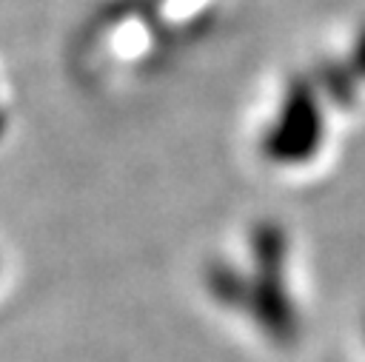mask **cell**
Masks as SVG:
<instances>
[{
    "label": "cell",
    "mask_w": 365,
    "mask_h": 362,
    "mask_svg": "<svg viewBox=\"0 0 365 362\" xmlns=\"http://www.w3.org/2000/svg\"><path fill=\"white\" fill-rule=\"evenodd\" d=\"M351 66L356 68V74H362L365 77V34L356 40V46H354V54H351Z\"/></svg>",
    "instance_id": "5"
},
{
    "label": "cell",
    "mask_w": 365,
    "mask_h": 362,
    "mask_svg": "<svg viewBox=\"0 0 365 362\" xmlns=\"http://www.w3.org/2000/svg\"><path fill=\"white\" fill-rule=\"evenodd\" d=\"M211 291H214L222 302H228V305H242L245 296H248L245 282H242L231 268H217V271H211Z\"/></svg>",
    "instance_id": "3"
},
{
    "label": "cell",
    "mask_w": 365,
    "mask_h": 362,
    "mask_svg": "<svg viewBox=\"0 0 365 362\" xmlns=\"http://www.w3.org/2000/svg\"><path fill=\"white\" fill-rule=\"evenodd\" d=\"M322 137V114L317 97L305 80L294 83L282 97L279 117L265 137V154L277 162H302L308 160Z\"/></svg>",
    "instance_id": "1"
},
{
    "label": "cell",
    "mask_w": 365,
    "mask_h": 362,
    "mask_svg": "<svg viewBox=\"0 0 365 362\" xmlns=\"http://www.w3.org/2000/svg\"><path fill=\"white\" fill-rule=\"evenodd\" d=\"M282 268H262L254 288H248L245 299H254V316L274 339L294 336V311L282 291Z\"/></svg>",
    "instance_id": "2"
},
{
    "label": "cell",
    "mask_w": 365,
    "mask_h": 362,
    "mask_svg": "<svg viewBox=\"0 0 365 362\" xmlns=\"http://www.w3.org/2000/svg\"><path fill=\"white\" fill-rule=\"evenodd\" d=\"M322 88L342 105H348L354 100V83H351V74L348 68H322Z\"/></svg>",
    "instance_id": "4"
}]
</instances>
